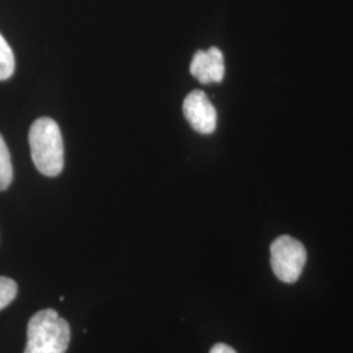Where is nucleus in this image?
I'll list each match as a JSON object with an SVG mask.
<instances>
[{"label":"nucleus","mask_w":353,"mask_h":353,"mask_svg":"<svg viewBox=\"0 0 353 353\" xmlns=\"http://www.w3.org/2000/svg\"><path fill=\"white\" fill-rule=\"evenodd\" d=\"M183 115L199 134H212L217 126V112L203 90H192L183 101Z\"/></svg>","instance_id":"nucleus-4"},{"label":"nucleus","mask_w":353,"mask_h":353,"mask_svg":"<svg viewBox=\"0 0 353 353\" xmlns=\"http://www.w3.org/2000/svg\"><path fill=\"white\" fill-rule=\"evenodd\" d=\"M210 353H237L232 347H229L227 344H224V343H217V344H214V347H212V350H211V352Z\"/></svg>","instance_id":"nucleus-9"},{"label":"nucleus","mask_w":353,"mask_h":353,"mask_svg":"<svg viewBox=\"0 0 353 353\" xmlns=\"http://www.w3.org/2000/svg\"><path fill=\"white\" fill-rule=\"evenodd\" d=\"M29 147L34 166L43 176H59L64 166L63 138L58 123L42 117L29 130Z\"/></svg>","instance_id":"nucleus-1"},{"label":"nucleus","mask_w":353,"mask_h":353,"mask_svg":"<svg viewBox=\"0 0 353 353\" xmlns=\"http://www.w3.org/2000/svg\"><path fill=\"white\" fill-rule=\"evenodd\" d=\"M14 55L12 49L0 33V81L7 80L14 72Z\"/></svg>","instance_id":"nucleus-7"},{"label":"nucleus","mask_w":353,"mask_h":353,"mask_svg":"<svg viewBox=\"0 0 353 353\" xmlns=\"http://www.w3.org/2000/svg\"><path fill=\"white\" fill-rule=\"evenodd\" d=\"M190 72L202 84L221 83L225 75L223 52L217 48L196 51L190 64Z\"/></svg>","instance_id":"nucleus-5"},{"label":"nucleus","mask_w":353,"mask_h":353,"mask_svg":"<svg viewBox=\"0 0 353 353\" xmlns=\"http://www.w3.org/2000/svg\"><path fill=\"white\" fill-rule=\"evenodd\" d=\"M303 243L290 236H280L271 245V265L274 274L283 283H296L306 263Z\"/></svg>","instance_id":"nucleus-3"},{"label":"nucleus","mask_w":353,"mask_h":353,"mask_svg":"<svg viewBox=\"0 0 353 353\" xmlns=\"http://www.w3.org/2000/svg\"><path fill=\"white\" fill-rule=\"evenodd\" d=\"M17 296V284L14 280L0 276V310L7 307Z\"/></svg>","instance_id":"nucleus-8"},{"label":"nucleus","mask_w":353,"mask_h":353,"mask_svg":"<svg viewBox=\"0 0 353 353\" xmlns=\"http://www.w3.org/2000/svg\"><path fill=\"white\" fill-rule=\"evenodd\" d=\"M24 353H65L71 331L68 322L52 309H43L29 319Z\"/></svg>","instance_id":"nucleus-2"},{"label":"nucleus","mask_w":353,"mask_h":353,"mask_svg":"<svg viewBox=\"0 0 353 353\" xmlns=\"http://www.w3.org/2000/svg\"><path fill=\"white\" fill-rule=\"evenodd\" d=\"M13 168L11 154L3 137L0 135V191L8 189L12 183Z\"/></svg>","instance_id":"nucleus-6"}]
</instances>
